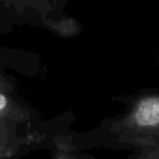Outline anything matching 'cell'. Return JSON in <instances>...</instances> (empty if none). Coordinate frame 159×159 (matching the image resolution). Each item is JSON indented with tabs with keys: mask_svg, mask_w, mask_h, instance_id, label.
I'll return each instance as SVG.
<instances>
[{
	"mask_svg": "<svg viewBox=\"0 0 159 159\" xmlns=\"http://www.w3.org/2000/svg\"><path fill=\"white\" fill-rule=\"evenodd\" d=\"M135 120L143 126L159 124V97L142 100L135 111Z\"/></svg>",
	"mask_w": 159,
	"mask_h": 159,
	"instance_id": "1",
	"label": "cell"
},
{
	"mask_svg": "<svg viewBox=\"0 0 159 159\" xmlns=\"http://www.w3.org/2000/svg\"><path fill=\"white\" fill-rule=\"evenodd\" d=\"M7 102H8L7 98H6L3 95H1V94H0V110H1V109H3L6 106H7Z\"/></svg>",
	"mask_w": 159,
	"mask_h": 159,
	"instance_id": "2",
	"label": "cell"
}]
</instances>
